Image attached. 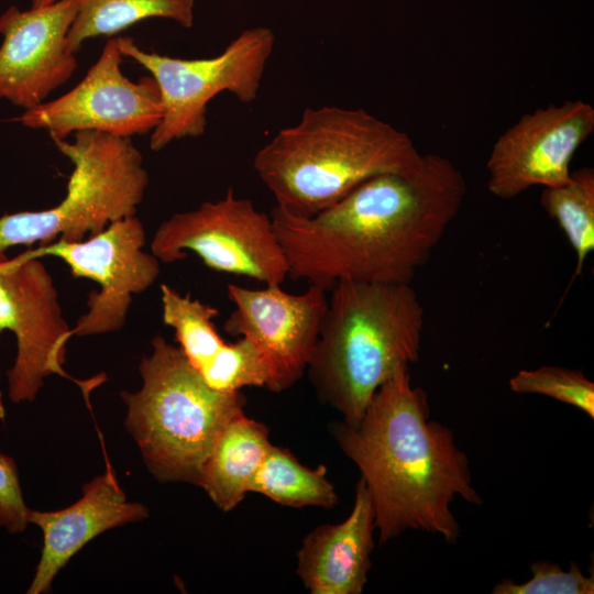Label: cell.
Segmentation results:
<instances>
[{
	"instance_id": "22",
	"label": "cell",
	"mask_w": 594,
	"mask_h": 594,
	"mask_svg": "<svg viewBox=\"0 0 594 594\" xmlns=\"http://www.w3.org/2000/svg\"><path fill=\"white\" fill-rule=\"evenodd\" d=\"M508 385L514 393L548 396L594 418V383L582 370L554 365L520 370L509 378Z\"/></svg>"
},
{
	"instance_id": "19",
	"label": "cell",
	"mask_w": 594,
	"mask_h": 594,
	"mask_svg": "<svg viewBox=\"0 0 594 594\" xmlns=\"http://www.w3.org/2000/svg\"><path fill=\"white\" fill-rule=\"evenodd\" d=\"M195 0H78L67 35L76 53L82 43L100 35L111 36L148 18H162L190 29Z\"/></svg>"
},
{
	"instance_id": "12",
	"label": "cell",
	"mask_w": 594,
	"mask_h": 594,
	"mask_svg": "<svg viewBox=\"0 0 594 594\" xmlns=\"http://www.w3.org/2000/svg\"><path fill=\"white\" fill-rule=\"evenodd\" d=\"M593 132L594 108L581 99L521 116L492 146L486 161L490 193L510 199L535 186L565 184L574 154Z\"/></svg>"
},
{
	"instance_id": "9",
	"label": "cell",
	"mask_w": 594,
	"mask_h": 594,
	"mask_svg": "<svg viewBox=\"0 0 594 594\" xmlns=\"http://www.w3.org/2000/svg\"><path fill=\"white\" fill-rule=\"evenodd\" d=\"M0 330H10L16 339V358L8 371L13 403L33 400L52 374L76 382L85 393L92 387L63 369L72 329L52 276L32 250L12 260L0 254Z\"/></svg>"
},
{
	"instance_id": "25",
	"label": "cell",
	"mask_w": 594,
	"mask_h": 594,
	"mask_svg": "<svg viewBox=\"0 0 594 594\" xmlns=\"http://www.w3.org/2000/svg\"><path fill=\"white\" fill-rule=\"evenodd\" d=\"M58 0H31V8H41L52 4Z\"/></svg>"
},
{
	"instance_id": "8",
	"label": "cell",
	"mask_w": 594,
	"mask_h": 594,
	"mask_svg": "<svg viewBox=\"0 0 594 594\" xmlns=\"http://www.w3.org/2000/svg\"><path fill=\"white\" fill-rule=\"evenodd\" d=\"M152 254L164 263L200 257L216 272L245 276L265 285H282L288 264L270 215L230 188L217 201L173 215L156 230Z\"/></svg>"
},
{
	"instance_id": "13",
	"label": "cell",
	"mask_w": 594,
	"mask_h": 594,
	"mask_svg": "<svg viewBox=\"0 0 594 594\" xmlns=\"http://www.w3.org/2000/svg\"><path fill=\"white\" fill-rule=\"evenodd\" d=\"M327 294L312 285L301 294L287 293L280 285L258 289L227 286L234 310L223 329L252 339L263 350L271 369L268 391L292 387L307 371L326 314Z\"/></svg>"
},
{
	"instance_id": "10",
	"label": "cell",
	"mask_w": 594,
	"mask_h": 594,
	"mask_svg": "<svg viewBox=\"0 0 594 594\" xmlns=\"http://www.w3.org/2000/svg\"><path fill=\"white\" fill-rule=\"evenodd\" d=\"M123 55L110 37L97 62L68 92L25 110L19 121L50 133L53 141L80 131L130 138L152 132L163 116L158 86L151 76L133 81L121 70Z\"/></svg>"
},
{
	"instance_id": "3",
	"label": "cell",
	"mask_w": 594,
	"mask_h": 594,
	"mask_svg": "<svg viewBox=\"0 0 594 594\" xmlns=\"http://www.w3.org/2000/svg\"><path fill=\"white\" fill-rule=\"evenodd\" d=\"M422 154L409 135L369 111L322 106L280 129L253 158L276 200L296 217H311L369 178L407 173Z\"/></svg>"
},
{
	"instance_id": "5",
	"label": "cell",
	"mask_w": 594,
	"mask_h": 594,
	"mask_svg": "<svg viewBox=\"0 0 594 594\" xmlns=\"http://www.w3.org/2000/svg\"><path fill=\"white\" fill-rule=\"evenodd\" d=\"M139 370L142 387L121 394L128 430L157 480L197 484L219 435L244 411L245 397L210 388L180 349L161 336Z\"/></svg>"
},
{
	"instance_id": "14",
	"label": "cell",
	"mask_w": 594,
	"mask_h": 594,
	"mask_svg": "<svg viewBox=\"0 0 594 594\" xmlns=\"http://www.w3.org/2000/svg\"><path fill=\"white\" fill-rule=\"evenodd\" d=\"M78 0L0 14V99L24 111L45 102L77 69L67 42Z\"/></svg>"
},
{
	"instance_id": "16",
	"label": "cell",
	"mask_w": 594,
	"mask_h": 594,
	"mask_svg": "<svg viewBox=\"0 0 594 594\" xmlns=\"http://www.w3.org/2000/svg\"><path fill=\"white\" fill-rule=\"evenodd\" d=\"M375 515L362 479L350 515L309 532L297 553V574L312 594H361L374 548Z\"/></svg>"
},
{
	"instance_id": "24",
	"label": "cell",
	"mask_w": 594,
	"mask_h": 594,
	"mask_svg": "<svg viewBox=\"0 0 594 594\" xmlns=\"http://www.w3.org/2000/svg\"><path fill=\"white\" fill-rule=\"evenodd\" d=\"M26 507L15 462L0 453V526L11 534L22 532L28 524Z\"/></svg>"
},
{
	"instance_id": "7",
	"label": "cell",
	"mask_w": 594,
	"mask_h": 594,
	"mask_svg": "<svg viewBox=\"0 0 594 594\" xmlns=\"http://www.w3.org/2000/svg\"><path fill=\"white\" fill-rule=\"evenodd\" d=\"M117 42L123 57L138 62L158 86L163 116L152 131L150 147L160 151L175 140L201 136L207 106L217 95L230 92L243 103L253 102L275 35L266 26L246 29L220 54L191 59L145 52L129 36H119Z\"/></svg>"
},
{
	"instance_id": "11",
	"label": "cell",
	"mask_w": 594,
	"mask_h": 594,
	"mask_svg": "<svg viewBox=\"0 0 594 594\" xmlns=\"http://www.w3.org/2000/svg\"><path fill=\"white\" fill-rule=\"evenodd\" d=\"M145 231L135 216L110 223L86 241L56 240L32 250L35 256L52 255L63 260L75 277L100 285L88 296V311L72 334H103L119 330L127 319L132 295L147 289L160 274V262L143 251Z\"/></svg>"
},
{
	"instance_id": "6",
	"label": "cell",
	"mask_w": 594,
	"mask_h": 594,
	"mask_svg": "<svg viewBox=\"0 0 594 594\" xmlns=\"http://www.w3.org/2000/svg\"><path fill=\"white\" fill-rule=\"evenodd\" d=\"M74 165L64 199L42 211L0 217V254L20 244L42 245L54 239L82 241L110 223L135 216L148 176L130 138L98 131L75 133L74 142L55 140Z\"/></svg>"
},
{
	"instance_id": "2",
	"label": "cell",
	"mask_w": 594,
	"mask_h": 594,
	"mask_svg": "<svg viewBox=\"0 0 594 594\" xmlns=\"http://www.w3.org/2000/svg\"><path fill=\"white\" fill-rule=\"evenodd\" d=\"M429 417L428 395L405 369L375 392L356 425L332 427L369 491L381 543L409 529L454 543L461 535L450 508L455 496L482 504L453 431Z\"/></svg>"
},
{
	"instance_id": "15",
	"label": "cell",
	"mask_w": 594,
	"mask_h": 594,
	"mask_svg": "<svg viewBox=\"0 0 594 594\" xmlns=\"http://www.w3.org/2000/svg\"><path fill=\"white\" fill-rule=\"evenodd\" d=\"M82 496L73 505L55 512L29 510L28 520L43 532V548L28 594H41L91 539L106 530L147 517L141 503L128 502L111 465L82 487Z\"/></svg>"
},
{
	"instance_id": "20",
	"label": "cell",
	"mask_w": 594,
	"mask_h": 594,
	"mask_svg": "<svg viewBox=\"0 0 594 594\" xmlns=\"http://www.w3.org/2000/svg\"><path fill=\"white\" fill-rule=\"evenodd\" d=\"M250 492L290 507L331 508L338 503L324 465L305 466L288 450L274 444L252 480Z\"/></svg>"
},
{
	"instance_id": "17",
	"label": "cell",
	"mask_w": 594,
	"mask_h": 594,
	"mask_svg": "<svg viewBox=\"0 0 594 594\" xmlns=\"http://www.w3.org/2000/svg\"><path fill=\"white\" fill-rule=\"evenodd\" d=\"M162 319L170 327L188 363L212 389L234 392L246 377L252 349L245 338L227 343L215 327L219 310L161 285Z\"/></svg>"
},
{
	"instance_id": "21",
	"label": "cell",
	"mask_w": 594,
	"mask_h": 594,
	"mask_svg": "<svg viewBox=\"0 0 594 594\" xmlns=\"http://www.w3.org/2000/svg\"><path fill=\"white\" fill-rule=\"evenodd\" d=\"M540 204L575 253V271L569 288L582 274L586 257L594 251V169L579 168L565 184L543 188Z\"/></svg>"
},
{
	"instance_id": "4",
	"label": "cell",
	"mask_w": 594,
	"mask_h": 594,
	"mask_svg": "<svg viewBox=\"0 0 594 594\" xmlns=\"http://www.w3.org/2000/svg\"><path fill=\"white\" fill-rule=\"evenodd\" d=\"M329 293L307 372L353 426L375 392L419 360L425 310L410 284L340 282Z\"/></svg>"
},
{
	"instance_id": "18",
	"label": "cell",
	"mask_w": 594,
	"mask_h": 594,
	"mask_svg": "<svg viewBox=\"0 0 594 594\" xmlns=\"http://www.w3.org/2000/svg\"><path fill=\"white\" fill-rule=\"evenodd\" d=\"M271 446L265 425L239 413L216 440L197 485L221 510H232L250 493L251 482Z\"/></svg>"
},
{
	"instance_id": "1",
	"label": "cell",
	"mask_w": 594,
	"mask_h": 594,
	"mask_svg": "<svg viewBox=\"0 0 594 594\" xmlns=\"http://www.w3.org/2000/svg\"><path fill=\"white\" fill-rule=\"evenodd\" d=\"M466 191L459 168L428 153L413 170L373 176L311 217L276 206L270 216L294 280L328 293L340 282L410 284Z\"/></svg>"
},
{
	"instance_id": "23",
	"label": "cell",
	"mask_w": 594,
	"mask_h": 594,
	"mask_svg": "<svg viewBox=\"0 0 594 594\" xmlns=\"http://www.w3.org/2000/svg\"><path fill=\"white\" fill-rule=\"evenodd\" d=\"M532 576L516 583L503 580L492 590L493 594H593L594 575L583 574L579 564L571 561L564 571L556 562L537 561L529 566Z\"/></svg>"
}]
</instances>
